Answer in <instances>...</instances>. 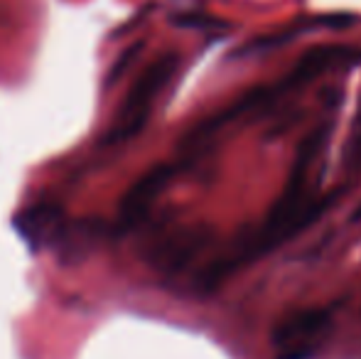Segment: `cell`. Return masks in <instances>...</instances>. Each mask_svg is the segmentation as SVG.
Segmentation results:
<instances>
[{
    "label": "cell",
    "mask_w": 361,
    "mask_h": 359,
    "mask_svg": "<svg viewBox=\"0 0 361 359\" xmlns=\"http://www.w3.org/2000/svg\"><path fill=\"white\" fill-rule=\"evenodd\" d=\"M332 320V312L327 308H310L290 315L286 322L276 330V342L281 347H293L310 342L324 330Z\"/></svg>",
    "instance_id": "6da1fadb"
},
{
    "label": "cell",
    "mask_w": 361,
    "mask_h": 359,
    "mask_svg": "<svg viewBox=\"0 0 361 359\" xmlns=\"http://www.w3.org/2000/svg\"><path fill=\"white\" fill-rule=\"evenodd\" d=\"M342 168L347 175L357 178L361 173V104L357 111V118L352 123V133H349V140L344 145V155H342Z\"/></svg>",
    "instance_id": "7a4b0ae2"
},
{
    "label": "cell",
    "mask_w": 361,
    "mask_h": 359,
    "mask_svg": "<svg viewBox=\"0 0 361 359\" xmlns=\"http://www.w3.org/2000/svg\"><path fill=\"white\" fill-rule=\"evenodd\" d=\"M352 219H354V221H359V219H361V205L357 207V209H354V217H352Z\"/></svg>",
    "instance_id": "3957f363"
}]
</instances>
